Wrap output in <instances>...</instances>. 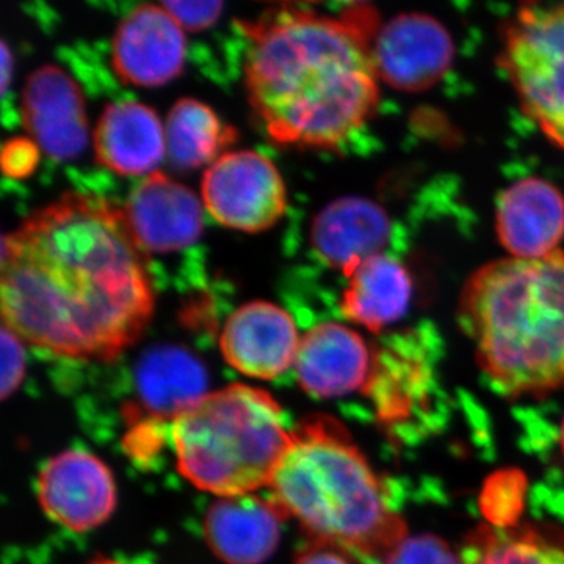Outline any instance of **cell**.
Returning a JSON list of instances; mask_svg holds the SVG:
<instances>
[{
    "instance_id": "obj_1",
    "label": "cell",
    "mask_w": 564,
    "mask_h": 564,
    "mask_svg": "<svg viewBox=\"0 0 564 564\" xmlns=\"http://www.w3.org/2000/svg\"><path fill=\"white\" fill-rule=\"evenodd\" d=\"M2 325L32 347L110 361L147 329L155 299L124 210L65 193L2 237Z\"/></svg>"
},
{
    "instance_id": "obj_2",
    "label": "cell",
    "mask_w": 564,
    "mask_h": 564,
    "mask_svg": "<svg viewBox=\"0 0 564 564\" xmlns=\"http://www.w3.org/2000/svg\"><path fill=\"white\" fill-rule=\"evenodd\" d=\"M240 29L250 40L245 87L270 139L334 150L372 118L381 80L355 18L285 7Z\"/></svg>"
},
{
    "instance_id": "obj_3",
    "label": "cell",
    "mask_w": 564,
    "mask_h": 564,
    "mask_svg": "<svg viewBox=\"0 0 564 564\" xmlns=\"http://www.w3.org/2000/svg\"><path fill=\"white\" fill-rule=\"evenodd\" d=\"M459 318L478 366L510 397L564 388V251L497 259L464 284Z\"/></svg>"
},
{
    "instance_id": "obj_4",
    "label": "cell",
    "mask_w": 564,
    "mask_h": 564,
    "mask_svg": "<svg viewBox=\"0 0 564 564\" xmlns=\"http://www.w3.org/2000/svg\"><path fill=\"white\" fill-rule=\"evenodd\" d=\"M269 488L282 514L315 543L384 562L408 538L380 478L332 417L306 419L292 430Z\"/></svg>"
},
{
    "instance_id": "obj_5",
    "label": "cell",
    "mask_w": 564,
    "mask_h": 564,
    "mask_svg": "<svg viewBox=\"0 0 564 564\" xmlns=\"http://www.w3.org/2000/svg\"><path fill=\"white\" fill-rule=\"evenodd\" d=\"M177 469L195 488L218 497L269 486L288 451L280 403L262 389L236 383L209 392L173 422Z\"/></svg>"
},
{
    "instance_id": "obj_6",
    "label": "cell",
    "mask_w": 564,
    "mask_h": 564,
    "mask_svg": "<svg viewBox=\"0 0 564 564\" xmlns=\"http://www.w3.org/2000/svg\"><path fill=\"white\" fill-rule=\"evenodd\" d=\"M502 66L522 109L564 150V6L519 10L505 32Z\"/></svg>"
},
{
    "instance_id": "obj_7",
    "label": "cell",
    "mask_w": 564,
    "mask_h": 564,
    "mask_svg": "<svg viewBox=\"0 0 564 564\" xmlns=\"http://www.w3.org/2000/svg\"><path fill=\"white\" fill-rule=\"evenodd\" d=\"M202 193L210 217L237 231H265L281 220L288 207L281 173L256 151L221 154L204 173Z\"/></svg>"
},
{
    "instance_id": "obj_8",
    "label": "cell",
    "mask_w": 564,
    "mask_h": 564,
    "mask_svg": "<svg viewBox=\"0 0 564 564\" xmlns=\"http://www.w3.org/2000/svg\"><path fill=\"white\" fill-rule=\"evenodd\" d=\"M36 492L47 518L76 533L106 524L117 508V484L109 466L79 448L52 456L41 467Z\"/></svg>"
},
{
    "instance_id": "obj_9",
    "label": "cell",
    "mask_w": 564,
    "mask_h": 564,
    "mask_svg": "<svg viewBox=\"0 0 564 564\" xmlns=\"http://www.w3.org/2000/svg\"><path fill=\"white\" fill-rule=\"evenodd\" d=\"M370 47L380 80L410 93L434 87L452 68L455 55L451 33L425 13L397 14L378 29Z\"/></svg>"
},
{
    "instance_id": "obj_10",
    "label": "cell",
    "mask_w": 564,
    "mask_h": 564,
    "mask_svg": "<svg viewBox=\"0 0 564 564\" xmlns=\"http://www.w3.org/2000/svg\"><path fill=\"white\" fill-rule=\"evenodd\" d=\"M187 55L184 29L162 6L143 3L129 11L111 40V66L133 87L155 88L182 73Z\"/></svg>"
},
{
    "instance_id": "obj_11",
    "label": "cell",
    "mask_w": 564,
    "mask_h": 564,
    "mask_svg": "<svg viewBox=\"0 0 564 564\" xmlns=\"http://www.w3.org/2000/svg\"><path fill=\"white\" fill-rule=\"evenodd\" d=\"M21 118L40 150L54 161L79 158L88 143L84 95L57 65L33 70L21 93Z\"/></svg>"
},
{
    "instance_id": "obj_12",
    "label": "cell",
    "mask_w": 564,
    "mask_h": 564,
    "mask_svg": "<svg viewBox=\"0 0 564 564\" xmlns=\"http://www.w3.org/2000/svg\"><path fill=\"white\" fill-rule=\"evenodd\" d=\"M293 367L304 392L336 399L370 388L377 350L355 329L326 322L304 334Z\"/></svg>"
},
{
    "instance_id": "obj_13",
    "label": "cell",
    "mask_w": 564,
    "mask_h": 564,
    "mask_svg": "<svg viewBox=\"0 0 564 564\" xmlns=\"http://www.w3.org/2000/svg\"><path fill=\"white\" fill-rule=\"evenodd\" d=\"M302 337L288 311L269 302H250L223 326L225 361L245 377L274 380L295 364Z\"/></svg>"
},
{
    "instance_id": "obj_14",
    "label": "cell",
    "mask_w": 564,
    "mask_h": 564,
    "mask_svg": "<svg viewBox=\"0 0 564 564\" xmlns=\"http://www.w3.org/2000/svg\"><path fill=\"white\" fill-rule=\"evenodd\" d=\"M122 210L143 251L162 254L184 250L203 234V204L198 196L161 172L140 181Z\"/></svg>"
},
{
    "instance_id": "obj_15",
    "label": "cell",
    "mask_w": 564,
    "mask_h": 564,
    "mask_svg": "<svg viewBox=\"0 0 564 564\" xmlns=\"http://www.w3.org/2000/svg\"><path fill=\"white\" fill-rule=\"evenodd\" d=\"M496 232L508 258L540 259L562 250V191L541 177L516 181L497 202Z\"/></svg>"
},
{
    "instance_id": "obj_16",
    "label": "cell",
    "mask_w": 564,
    "mask_h": 564,
    "mask_svg": "<svg viewBox=\"0 0 564 564\" xmlns=\"http://www.w3.org/2000/svg\"><path fill=\"white\" fill-rule=\"evenodd\" d=\"M391 220L380 204L345 196L326 204L311 226V243L325 265L348 273L366 259L384 252Z\"/></svg>"
},
{
    "instance_id": "obj_17",
    "label": "cell",
    "mask_w": 564,
    "mask_h": 564,
    "mask_svg": "<svg viewBox=\"0 0 564 564\" xmlns=\"http://www.w3.org/2000/svg\"><path fill=\"white\" fill-rule=\"evenodd\" d=\"M285 516L256 494L220 497L204 518V538L223 563L262 564L276 551Z\"/></svg>"
},
{
    "instance_id": "obj_18",
    "label": "cell",
    "mask_w": 564,
    "mask_h": 564,
    "mask_svg": "<svg viewBox=\"0 0 564 564\" xmlns=\"http://www.w3.org/2000/svg\"><path fill=\"white\" fill-rule=\"evenodd\" d=\"M93 148L96 161L118 176L151 174L166 152L165 126L144 104H109L93 132Z\"/></svg>"
},
{
    "instance_id": "obj_19",
    "label": "cell",
    "mask_w": 564,
    "mask_h": 564,
    "mask_svg": "<svg viewBox=\"0 0 564 564\" xmlns=\"http://www.w3.org/2000/svg\"><path fill=\"white\" fill-rule=\"evenodd\" d=\"M207 386L204 364L180 345H154L137 361V393L152 421H177L209 393Z\"/></svg>"
},
{
    "instance_id": "obj_20",
    "label": "cell",
    "mask_w": 564,
    "mask_h": 564,
    "mask_svg": "<svg viewBox=\"0 0 564 564\" xmlns=\"http://www.w3.org/2000/svg\"><path fill=\"white\" fill-rule=\"evenodd\" d=\"M340 311L355 325L372 333L402 321L413 300V278L399 259L381 252L347 274Z\"/></svg>"
},
{
    "instance_id": "obj_21",
    "label": "cell",
    "mask_w": 564,
    "mask_h": 564,
    "mask_svg": "<svg viewBox=\"0 0 564 564\" xmlns=\"http://www.w3.org/2000/svg\"><path fill=\"white\" fill-rule=\"evenodd\" d=\"M234 140L236 131L225 128L217 113L196 99H180L166 117V154L180 169L212 165Z\"/></svg>"
},
{
    "instance_id": "obj_22",
    "label": "cell",
    "mask_w": 564,
    "mask_h": 564,
    "mask_svg": "<svg viewBox=\"0 0 564 564\" xmlns=\"http://www.w3.org/2000/svg\"><path fill=\"white\" fill-rule=\"evenodd\" d=\"M464 564H564V541L533 529H478L464 547Z\"/></svg>"
},
{
    "instance_id": "obj_23",
    "label": "cell",
    "mask_w": 564,
    "mask_h": 564,
    "mask_svg": "<svg viewBox=\"0 0 564 564\" xmlns=\"http://www.w3.org/2000/svg\"><path fill=\"white\" fill-rule=\"evenodd\" d=\"M383 564H464L462 555L455 554L441 538L432 534L408 536Z\"/></svg>"
},
{
    "instance_id": "obj_24",
    "label": "cell",
    "mask_w": 564,
    "mask_h": 564,
    "mask_svg": "<svg viewBox=\"0 0 564 564\" xmlns=\"http://www.w3.org/2000/svg\"><path fill=\"white\" fill-rule=\"evenodd\" d=\"M0 348H2V384L0 392L2 399L7 400L21 388L25 377V350L24 340L18 334L2 325L0 333Z\"/></svg>"
},
{
    "instance_id": "obj_25",
    "label": "cell",
    "mask_w": 564,
    "mask_h": 564,
    "mask_svg": "<svg viewBox=\"0 0 564 564\" xmlns=\"http://www.w3.org/2000/svg\"><path fill=\"white\" fill-rule=\"evenodd\" d=\"M40 147L32 139L14 137L2 148V172L11 180L31 176L39 166Z\"/></svg>"
},
{
    "instance_id": "obj_26",
    "label": "cell",
    "mask_w": 564,
    "mask_h": 564,
    "mask_svg": "<svg viewBox=\"0 0 564 564\" xmlns=\"http://www.w3.org/2000/svg\"><path fill=\"white\" fill-rule=\"evenodd\" d=\"M163 9L169 11L174 21L185 31L198 32L210 28L220 18L223 2H162Z\"/></svg>"
},
{
    "instance_id": "obj_27",
    "label": "cell",
    "mask_w": 564,
    "mask_h": 564,
    "mask_svg": "<svg viewBox=\"0 0 564 564\" xmlns=\"http://www.w3.org/2000/svg\"><path fill=\"white\" fill-rule=\"evenodd\" d=\"M295 564H351L339 549L315 543L304 549Z\"/></svg>"
},
{
    "instance_id": "obj_28",
    "label": "cell",
    "mask_w": 564,
    "mask_h": 564,
    "mask_svg": "<svg viewBox=\"0 0 564 564\" xmlns=\"http://www.w3.org/2000/svg\"><path fill=\"white\" fill-rule=\"evenodd\" d=\"M10 68H11V55L7 44H2V91L6 93L9 88L10 80Z\"/></svg>"
},
{
    "instance_id": "obj_29",
    "label": "cell",
    "mask_w": 564,
    "mask_h": 564,
    "mask_svg": "<svg viewBox=\"0 0 564 564\" xmlns=\"http://www.w3.org/2000/svg\"><path fill=\"white\" fill-rule=\"evenodd\" d=\"M90 564H124V563L117 562V560L99 558V560H95V562H91Z\"/></svg>"
},
{
    "instance_id": "obj_30",
    "label": "cell",
    "mask_w": 564,
    "mask_h": 564,
    "mask_svg": "<svg viewBox=\"0 0 564 564\" xmlns=\"http://www.w3.org/2000/svg\"><path fill=\"white\" fill-rule=\"evenodd\" d=\"M560 444H562V452L564 456V417L562 423V432H560Z\"/></svg>"
}]
</instances>
